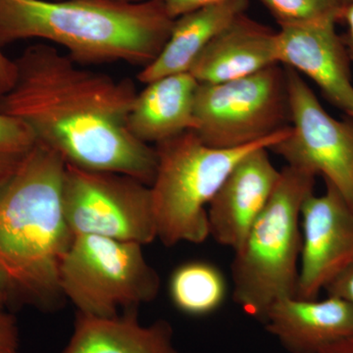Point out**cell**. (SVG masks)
Wrapping results in <instances>:
<instances>
[{
    "label": "cell",
    "mask_w": 353,
    "mask_h": 353,
    "mask_svg": "<svg viewBox=\"0 0 353 353\" xmlns=\"http://www.w3.org/2000/svg\"><path fill=\"white\" fill-rule=\"evenodd\" d=\"M14 61L15 81L0 97V112L23 121L67 165L152 185L155 148L129 129L138 94L131 79L83 68L50 44L29 46Z\"/></svg>",
    "instance_id": "cell-1"
},
{
    "label": "cell",
    "mask_w": 353,
    "mask_h": 353,
    "mask_svg": "<svg viewBox=\"0 0 353 353\" xmlns=\"http://www.w3.org/2000/svg\"><path fill=\"white\" fill-rule=\"evenodd\" d=\"M65 168L38 143L0 190V287L10 303L53 310L65 299L60 265L74 236L64 214Z\"/></svg>",
    "instance_id": "cell-2"
},
{
    "label": "cell",
    "mask_w": 353,
    "mask_h": 353,
    "mask_svg": "<svg viewBox=\"0 0 353 353\" xmlns=\"http://www.w3.org/2000/svg\"><path fill=\"white\" fill-rule=\"evenodd\" d=\"M173 23L158 0H0V48L44 39L82 66L124 62L143 68L163 48Z\"/></svg>",
    "instance_id": "cell-3"
},
{
    "label": "cell",
    "mask_w": 353,
    "mask_h": 353,
    "mask_svg": "<svg viewBox=\"0 0 353 353\" xmlns=\"http://www.w3.org/2000/svg\"><path fill=\"white\" fill-rule=\"evenodd\" d=\"M315 176L287 166L232 264L234 303L263 323L276 301L296 296L303 246L301 208L314 192Z\"/></svg>",
    "instance_id": "cell-4"
},
{
    "label": "cell",
    "mask_w": 353,
    "mask_h": 353,
    "mask_svg": "<svg viewBox=\"0 0 353 353\" xmlns=\"http://www.w3.org/2000/svg\"><path fill=\"white\" fill-rule=\"evenodd\" d=\"M290 128L234 150L210 148L192 131L157 143V173L150 185L157 239L166 246L203 243L209 236L205 206L228 175L248 153L284 139Z\"/></svg>",
    "instance_id": "cell-5"
},
{
    "label": "cell",
    "mask_w": 353,
    "mask_h": 353,
    "mask_svg": "<svg viewBox=\"0 0 353 353\" xmlns=\"http://www.w3.org/2000/svg\"><path fill=\"white\" fill-rule=\"evenodd\" d=\"M141 246L92 234L74 236L60 265L65 299L78 312L101 318L157 299L159 276Z\"/></svg>",
    "instance_id": "cell-6"
},
{
    "label": "cell",
    "mask_w": 353,
    "mask_h": 353,
    "mask_svg": "<svg viewBox=\"0 0 353 353\" xmlns=\"http://www.w3.org/2000/svg\"><path fill=\"white\" fill-rule=\"evenodd\" d=\"M194 134L202 143L234 150L290 126L285 69L279 64L220 83H199L194 99Z\"/></svg>",
    "instance_id": "cell-7"
},
{
    "label": "cell",
    "mask_w": 353,
    "mask_h": 353,
    "mask_svg": "<svg viewBox=\"0 0 353 353\" xmlns=\"http://www.w3.org/2000/svg\"><path fill=\"white\" fill-rule=\"evenodd\" d=\"M63 208L73 236L92 234L141 245L157 239L150 185L130 176L66 164Z\"/></svg>",
    "instance_id": "cell-8"
},
{
    "label": "cell",
    "mask_w": 353,
    "mask_h": 353,
    "mask_svg": "<svg viewBox=\"0 0 353 353\" xmlns=\"http://www.w3.org/2000/svg\"><path fill=\"white\" fill-rule=\"evenodd\" d=\"M290 132L269 150L288 166L324 176L353 210V123L332 117L299 72L285 67Z\"/></svg>",
    "instance_id": "cell-9"
},
{
    "label": "cell",
    "mask_w": 353,
    "mask_h": 353,
    "mask_svg": "<svg viewBox=\"0 0 353 353\" xmlns=\"http://www.w3.org/2000/svg\"><path fill=\"white\" fill-rule=\"evenodd\" d=\"M325 183V194L312 192L301 208L299 299H317L320 290L353 263V210L331 183Z\"/></svg>",
    "instance_id": "cell-10"
},
{
    "label": "cell",
    "mask_w": 353,
    "mask_h": 353,
    "mask_svg": "<svg viewBox=\"0 0 353 353\" xmlns=\"http://www.w3.org/2000/svg\"><path fill=\"white\" fill-rule=\"evenodd\" d=\"M336 21L281 26L277 32L279 63L315 82L332 103L353 118V83L350 57L336 34Z\"/></svg>",
    "instance_id": "cell-11"
},
{
    "label": "cell",
    "mask_w": 353,
    "mask_h": 353,
    "mask_svg": "<svg viewBox=\"0 0 353 353\" xmlns=\"http://www.w3.org/2000/svg\"><path fill=\"white\" fill-rule=\"evenodd\" d=\"M268 150L256 148L243 157L209 203V236L219 245L238 250L268 203L281 175Z\"/></svg>",
    "instance_id": "cell-12"
},
{
    "label": "cell",
    "mask_w": 353,
    "mask_h": 353,
    "mask_svg": "<svg viewBox=\"0 0 353 353\" xmlns=\"http://www.w3.org/2000/svg\"><path fill=\"white\" fill-rule=\"evenodd\" d=\"M263 323L290 353H320L353 338V306L331 296L324 301L285 297L269 308Z\"/></svg>",
    "instance_id": "cell-13"
},
{
    "label": "cell",
    "mask_w": 353,
    "mask_h": 353,
    "mask_svg": "<svg viewBox=\"0 0 353 353\" xmlns=\"http://www.w3.org/2000/svg\"><path fill=\"white\" fill-rule=\"evenodd\" d=\"M275 64H279L277 32L241 15L204 48L190 73L199 83H220Z\"/></svg>",
    "instance_id": "cell-14"
},
{
    "label": "cell",
    "mask_w": 353,
    "mask_h": 353,
    "mask_svg": "<svg viewBox=\"0 0 353 353\" xmlns=\"http://www.w3.org/2000/svg\"><path fill=\"white\" fill-rule=\"evenodd\" d=\"M199 82L188 73L175 74L146 83L138 92L129 116L132 136L146 145L161 143L194 131V99Z\"/></svg>",
    "instance_id": "cell-15"
},
{
    "label": "cell",
    "mask_w": 353,
    "mask_h": 353,
    "mask_svg": "<svg viewBox=\"0 0 353 353\" xmlns=\"http://www.w3.org/2000/svg\"><path fill=\"white\" fill-rule=\"evenodd\" d=\"M61 353H180L166 320L150 326L139 321L138 308L101 318L77 311L74 331Z\"/></svg>",
    "instance_id": "cell-16"
},
{
    "label": "cell",
    "mask_w": 353,
    "mask_h": 353,
    "mask_svg": "<svg viewBox=\"0 0 353 353\" xmlns=\"http://www.w3.org/2000/svg\"><path fill=\"white\" fill-rule=\"evenodd\" d=\"M248 6V0H224L179 16L158 57L138 74L139 82L146 85L162 77L190 72L204 48L243 15Z\"/></svg>",
    "instance_id": "cell-17"
},
{
    "label": "cell",
    "mask_w": 353,
    "mask_h": 353,
    "mask_svg": "<svg viewBox=\"0 0 353 353\" xmlns=\"http://www.w3.org/2000/svg\"><path fill=\"white\" fill-rule=\"evenodd\" d=\"M169 292L172 303L183 313L208 315L217 310L225 301L226 281L214 265L188 262L172 274Z\"/></svg>",
    "instance_id": "cell-18"
},
{
    "label": "cell",
    "mask_w": 353,
    "mask_h": 353,
    "mask_svg": "<svg viewBox=\"0 0 353 353\" xmlns=\"http://www.w3.org/2000/svg\"><path fill=\"white\" fill-rule=\"evenodd\" d=\"M38 141L23 121L0 112V190L19 171Z\"/></svg>",
    "instance_id": "cell-19"
},
{
    "label": "cell",
    "mask_w": 353,
    "mask_h": 353,
    "mask_svg": "<svg viewBox=\"0 0 353 353\" xmlns=\"http://www.w3.org/2000/svg\"><path fill=\"white\" fill-rule=\"evenodd\" d=\"M280 26L343 18L352 0H261Z\"/></svg>",
    "instance_id": "cell-20"
},
{
    "label": "cell",
    "mask_w": 353,
    "mask_h": 353,
    "mask_svg": "<svg viewBox=\"0 0 353 353\" xmlns=\"http://www.w3.org/2000/svg\"><path fill=\"white\" fill-rule=\"evenodd\" d=\"M0 353H20L17 321L4 310L0 311Z\"/></svg>",
    "instance_id": "cell-21"
},
{
    "label": "cell",
    "mask_w": 353,
    "mask_h": 353,
    "mask_svg": "<svg viewBox=\"0 0 353 353\" xmlns=\"http://www.w3.org/2000/svg\"><path fill=\"white\" fill-rule=\"evenodd\" d=\"M328 296L339 297L353 306V263L325 288Z\"/></svg>",
    "instance_id": "cell-22"
},
{
    "label": "cell",
    "mask_w": 353,
    "mask_h": 353,
    "mask_svg": "<svg viewBox=\"0 0 353 353\" xmlns=\"http://www.w3.org/2000/svg\"><path fill=\"white\" fill-rule=\"evenodd\" d=\"M158 1L163 7L165 12L168 14L169 17L176 19L183 14L196 10L209 4L224 1V0H158Z\"/></svg>",
    "instance_id": "cell-23"
},
{
    "label": "cell",
    "mask_w": 353,
    "mask_h": 353,
    "mask_svg": "<svg viewBox=\"0 0 353 353\" xmlns=\"http://www.w3.org/2000/svg\"><path fill=\"white\" fill-rule=\"evenodd\" d=\"M15 76V61L9 59L0 48V97L12 87Z\"/></svg>",
    "instance_id": "cell-24"
},
{
    "label": "cell",
    "mask_w": 353,
    "mask_h": 353,
    "mask_svg": "<svg viewBox=\"0 0 353 353\" xmlns=\"http://www.w3.org/2000/svg\"><path fill=\"white\" fill-rule=\"evenodd\" d=\"M347 22L348 27V48H350V52H348V57L353 61V0L348 4L347 8H345V12L343 14V18Z\"/></svg>",
    "instance_id": "cell-25"
},
{
    "label": "cell",
    "mask_w": 353,
    "mask_h": 353,
    "mask_svg": "<svg viewBox=\"0 0 353 353\" xmlns=\"http://www.w3.org/2000/svg\"><path fill=\"white\" fill-rule=\"evenodd\" d=\"M320 353H353V338L336 343Z\"/></svg>",
    "instance_id": "cell-26"
},
{
    "label": "cell",
    "mask_w": 353,
    "mask_h": 353,
    "mask_svg": "<svg viewBox=\"0 0 353 353\" xmlns=\"http://www.w3.org/2000/svg\"><path fill=\"white\" fill-rule=\"evenodd\" d=\"M10 303L6 292L0 287V311L4 310V307Z\"/></svg>",
    "instance_id": "cell-27"
},
{
    "label": "cell",
    "mask_w": 353,
    "mask_h": 353,
    "mask_svg": "<svg viewBox=\"0 0 353 353\" xmlns=\"http://www.w3.org/2000/svg\"><path fill=\"white\" fill-rule=\"evenodd\" d=\"M111 1L121 2V3H141V2L150 1V0H111Z\"/></svg>",
    "instance_id": "cell-28"
}]
</instances>
